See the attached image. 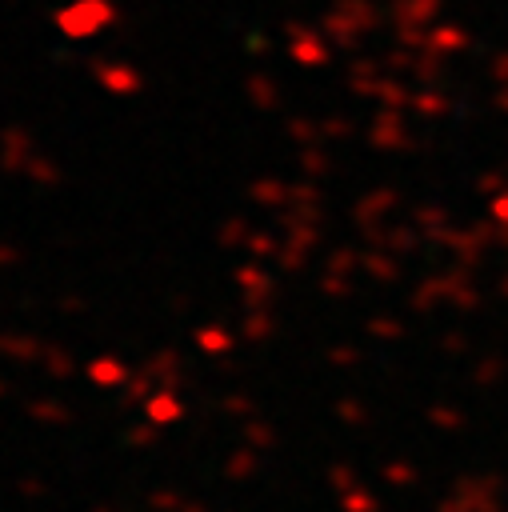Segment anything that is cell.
Segmentation results:
<instances>
[{"label": "cell", "mask_w": 508, "mask_h": 512, "mask_svg": "<svg viewBox=\"0 0 508 512\" xmlns=\"http://www.w3.org/2000/svg\"><path fill=\"white\" fill-rule=\"evenodd\" d=\"M0 348H4L8 356H16V360H36V356H40L36 336H16V332H4V336H0Z\"/></svg>", "instance_id": "cell-3"}, {"label": "cell", "mask_w": 508, "mask_h": 512, "mask_svg": "<svg viewBox=\"0 0 508 512\" xmlns=\"http://www.w3.org/2000/svg\"><path fill=\"white\" fill-rule=\"evenodd\" d=\"M0 164L8 168V172H16V168H28V160H32V140H28V132L24 128H4V136H0Z\"/></svg>", "instance_id": "cell-2"}, {"label": "cell", "mask_w": 508, "mask_h": 512, "mask_svg": "<svg viewBox=\"0 0 508 512\" xmlns=\"http://www.w3.org/2000/svg\"><path fill=\"white\" fill-rule=\"evenodd\" d=\"M44 368H48L56 380H64V376H72V356L60 352V348H48V352H44Z\"/></svg>", "instance_id": "cell-9"}, {"label": "cell", "mask_w": 508, "mask_h": 512, "mask_svg": "<svg viewBox=\"0 0 508 512\" xmlns=\"http://www.w3.org/2000/svg\"><path fill=\"white\" fill-rule=\"evenodd\" d=\"M152 508H180L176 492H152Z\"/></svg>", "instance_id": "cell-11"}, {"label": "cell", "mask_w": 508, "mask_h": 512, "mask_svg": "<svg viewBox=\"0 0 508 512\" xmlns=\"http://www.w3.org/2000/svg\"><path fill=\"white\" fill-rule=\"evenodd\" d=\"M184 512H204V508H184Z\"/></svg>", "instance_id": "cell-16"}, {"label": "cell", "mask_w": 508, "mask_h": 512, "mask_svg": "<svg viewBox=\"0 0 508 512\" xmlns=\"http://www.w3.org/2000/svg\"><path fill=\"white\" fill-rule=\"evenodd\" d=\"M248 88L256 92V100H264V104H272V96H268V92H272V88H268V80H252Z\"/></svg>", "instance_id": "cell-12"}, {"label": "cell", "mask_w": 508, "mask_h": 512, "mask_svg": "<svg viewBox=\"0 0 508 512\" xmlns=\"http://www.w3.org/2000/svg\"><path fill=\"white\" fill-rule=\"evenodd\" d=\"M96 76H100L108 88H116V92H136V88H140V80H136L132 68H108V64H100Z\"/></svg>", "instance_id": "cell-4"}, {"label": "cell", "mask_w": 508, "mask_h": 512, "mask_svg": "<svg viewBox=\"0 0 508 512\" xmlns=\"http://www.w3.org/2000/svg\"><path fill=\"white\" fill-rule=\"evenodd\" d=\"M88 376L96 380V384H124L128 380V368L120 364V360H96V364H88Z\"/></svg>", "instance_id": "cell-5"}, {"label": "cell", "mask_w": 508, "mask_h": 512, "mask_svg": "<svg viewBox=\"0 0 508 512\" xmlns=\"http://www.w3.org/2000/svg\"><path fill=\"white\" fill-rule=\"evenodd\" d=\"M128 440H132V444H152V428H132Z\"/></svg>", "instance_id": "cell-13"}, {"label": "cell", "mask_w": 508, "mask_h": 512, "mask_svg": "<svg viewBox=\"0 0 508 512\" xmlns=\"http://www.w3.org/2000/svg\"><path fill=\"white\" fill-rule=\"evenodd\" d=\"M24 172H28L32 180H40V184H60V172H56V164H48L44 156H32Z\"/></svg>", "instance_id": "cell-7"}, {"label": "cell", "mask_w": 508, "mask_h": 512, "mask_svg": "<svg viewBox=\"0 0 508 512\" xmlns=\"http://www.w3.org/2000/svg\"><path fill=\"white\" fill-rule=\"evenodd\" d=\"M248 468H252V460H248V456H236V460L228 464V472H248Z\"/></svg>", "instance_id": "cell-14"}, {"label": "cell", "mask_w": 508, "mask_h": 512, "mask_svg": "<svg viewBox=\"0 0 508 512\" xmlns=\"http://www.w3.org/2000/svg\"><path fill=\"white\" fill-rule=\"evenodd\" d=\"M28 412L40 416V420H48V424H64L68 420V408L64 404H52V400H36V404H28Z\"/></svg>", "instance_id": "cell-10"}, {"label": "cell", "mask_w": 508, "mask_h": 512, "mask_svg": "<svg viewBox=\"0 0 508 512\" xmlns=\"http://www.w3.org/2000/svg\"><path fill=\"white\" fill-rule=\"evenodd\" d=\"M196 340H200L208 352H228V348H232V336H228L224 328H200Z\"/></svg>", "instance_id": "cell-8"}, {"label": "cell", "mask_w": 508, "mask_h": 512, "mask_svg": "<svg viewBox=\"0 0 508 512\" xmlns=\"http://www.w3.org/2000/svg\"><path fill=\"white\" fill-rule=\"evenodd\" d=\"M112 20H116V12H112L108 0H80V4L56 12V24H60L64 36H92Z\"/></svg>", "instance_id": "cell-1"}, {"label": "cell", "mask_w": 508, "mask_h": 512, "mask_svg": "<svg viewBox=\"0 0 508 512\" xmlns=\"http://www.w3.org/2000/svg\"><path fill=\"white\" fill-rule=\"evenodd\" d=\"M16 260V248H0V264H12Z\"/></svg>", "instance_id": "cell-15"}, {"label": "cell", "mask_w": 508, "mask_h": 512, "mask_svg": "<svg viewBox=\"0 0 508 512\" xmlns=\"http://www.w3.org/2000/svg\"><path fill=\"white\" fill-rule=\"evenodd\" d=\"M176 416H180L176 396L164 392V396H152V400H148V420H152V424H168V420H176Z\"/></svg>", "instance_id": "cell-6"}, {"label": "cell", "mask_w": 508, "mask_h": 512, "mask_svg": "<svg viewBox=\"0 0 508 512\" xmlns=\"http://www.w3.org/2000/svg\"><path fill=\"white\" fill-rule=\"evenodd\" d=\"M0 392H4V384H0Z\"/></svg>", "instance_id": "cell-17"}]
</instances>
